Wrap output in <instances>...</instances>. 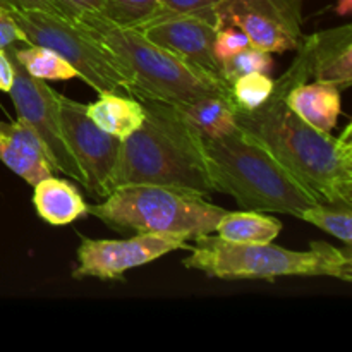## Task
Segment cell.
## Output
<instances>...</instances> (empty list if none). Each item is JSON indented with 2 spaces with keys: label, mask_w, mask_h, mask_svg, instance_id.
Returning a JSON list of instances; mask_svg holds the SVG:
<instances>
[{
  "label": "cell",
  "mask_w": 352,
  "mask_h": 352,
  "mask_svg": "<svg viewBox=\"0 0 352 352\" xmlns=\"http://www.w3.org/2000/svg\"><path fill=\"white\" fill-rule=\"evenodd\" d=\"M285 82L256 110H237V127L260 141L322 203L352 206V127L339 138L296 116L284 100Z\"/></svg>",
  "instance_id": "obj_1"
},
{
  "label": "cell",
  "mask_w": 352,
  "mask_h": 352,
  "mask_svg": "<svg viewBox=\"0 0 352 352\" xmlns=\"http://www.w3.org/2000/svg\"><path fill=\"white\" fill-rule=\"evenodd\" d=\"M144 120L138 131L120 140L109 188L122 184H160L210 195L203 140L188 126L172 103L140 100Z\"/></svg>",
  "instance_id": "obj_2"
},
{
  "label": "cell",
  "mask_w": 352,
  "mask_h": 352,
  "mask_svg": "<svg viewBox=\"0 0 352 352\" xmlns=\"http://www.w3.org/2000/svg\"><path fill=\"white\" fill-rule=\"evenodd\" d=\"M203 150L213 192L232 196L241 210L301 219L305 210L322 203L260 141L241 129L203 140Z\"/></svg>",
  "instance_id": "obj_3"
},
{
  "label": "cell",
  "mask_w": 352,
  "mask_h": 352,
  "mask_svg": "<svg viewBox=\"0 0 352 352\" xmlns=\"http://www.w3.org/2000/svg\"><path fill=\"white\" fill-rule=\"evenodd\" d=\"M192 241L195 244H188L189 256L182 260V265L213 278L275 280L277 277H330L346 284L352 282L351 246L337 248L323 241H313L308 250L292 251L274 243H229L212 234Z\"/></svg>",
  "instance_id": "obj_4"
},
{
  "label": "cell",
  "mask_w": 352,
  "mask_h": 352,
  "mask_svg": "<svg viewBox=\"0 0 352 352\" xmlns=\"http://www.w3.org/2000/svg\"><path fill=\"white\" fill-rule=\"evenodd\" d=\"M95 34L126 69L131 79V96L181 103L206 93H230V85L184 62L148 40L138 28L117 26L102 14L76 19Z\"/></svg>",
  "instance_id": "obj_5"
},
{
  "label": "cell",
  "mask_w": 352,
  "mask_h": 352,
  "mask_svg": "<svg viewBox=\"0 0 352 352\" xmlns=\"http://www.w3.org/2000/svg\"><path fill=\"white\" fill-rule=\"evenodd\" d=\"M227 210L206 195L160 184H122L88 206V215L120 232L184 234L189 239L215 232Z\"/></svg>",
  "instance_id": "obj_6"
},
{
  "label": "cell",
  "mask_w": 352,
  "mask_h": 352,
  "mask_svg": "<svg viewBox=\"0 0 352 352\" xmlns=\"http://www.w3.org/2000/svg\"><path fill=\"white\" fill-rule=\"evenodd\" d=\"M28 45L57 52L78 71L79 79L102 91L131 96V79L116 55L81 23L47 10H10Z\"/></svg>",
  "instance_id": "obj_7"
},
{
  "label": "cell",
  "mask_w": 352,
  "mask_h": 352,
  "mask_svg": "<svg viewBox=\"0 0 352 352\" xmlns=\"http://www.w3.org/2000/svg\"><path fill=\"white\" fill-rule=\"evenodd\" d=\"M7 54L14 65V82L9 95L16 107L17 117L30 124L31 129L40 138L54 170L67 175L85 188V174L72 155L62 129L60 103H58L60 93L50 88L47 81H40L28 74L9 50Z\"/></svg>",
  "instance_id": "obj_8"
},
{
  "label": "cell",
  "mask_w": 352,
  "mask_h": 352,
  "mask_svg": "<svg viewBox=\"0 0 352 352\" xmlns=\"http://www.w3.org/2000/svg\"><path fill=\"white\" fill-rule=\"evenodd\" d=\"M305 0H220L213 7L219 26H236L251 47L270 54L298 50L302 33Z\"/></svg>",
  "instance_id": "obj_9"
},
{
  "label": "cell",
  "mask_w": 352,
  "mask_h": 352,
  "mask_svg": "<svg viewBox=\"0 0 352 352\" xmlns=\"http://www.w3.org/2000/svg\"><path fill=\"white\" fill-rule=\"evenodd\" d=\"M184 234L136 232L131 239H82L72 278L119 280L127 270L151 263L177 250H188Z\"/></svg>",
  "instance_id": "obj_10"
},
{
  "label": "cell",
  "mask_w": 352,
  "mask_h": 352,
  "mask_svg": "<svg viewBox=\"0 0 352 352\" xmlns=\"http://www.w3.org/2000/svg\"><path fill=\"white\" fill-rule=\"evenodd\" d=\"M60 120L65 141L85 174V189L103 199L110 192L109 182L119 155L120 140L100 129L86 113V105L58 96Z\"/></svg>",
  "instance_id": "obj_11"
},
{
  "label": "cell",
  "mask_w": 352,
  "mask_h": 352,
  "mask_svg": "<svg viewBox=\"0 0 352 352\" xmlns=\"http://www.w3.org/2000/svg\"><path fill=\"white\" fill-rule=\"evenodd\" d=\"M138 30L160 47L208 74L220 76V65L213 55L219 23L213 9L203 12L174 14L150 19Z\"/></svg>",
  "instance_id": "obj_12"
},
{
  "label": "cell",
  "mask_w": 352,
  "mask_h": 352,
  "mask_svg": "<svg viewBox=\"0 0 352 352\" xmlns=\"http://www.w3.org/2000/svg\"><path fill=\"white\" fill-rule=\"evenodd\" d=\"M0 160L31 186L55 174L40 138L19 117L16 122L0 120Z\"/></svg>",
  "instance_id": "obj_13"
},
{
  "label": "cell",
  "mask_w": 352,
  "mask_h": 352,
  "mask_svg": "<svg viewBox=\"0 0 352 352\" xmlns=\"http://www.w3.org/2000/svg\"><path fill=\"white\" fill-rule=\"evenodd\" d=\"M309 71L315 81L330 82L340 91L352 85V26L332 28L306 36Z\"/></svg>",
  "instance_id": "obj_14"
},
{
  "label": "cell",
  "mask_w": 352,
  "mask_h": 352,
  "mask_svg": "<svg viewBox=\"0 0 352 352\" xmlns=\"http://www.w3.org/2000/svg\"><path fill=\"white\" fill-rule=\"evenodd\" d=\"M195 133L203 140H219L236 133L237 105L230 93H206L188 102L172 103Z\"/></svg>",
  "instance_id": "obj_15"
},
{
  "label": "cell",
  "mask_w": 352,
  "mask_h": 352,
  "mask_svg": "<svg viewBox=\"0 0 352 352\" xmlns=\"http://www.w3.org/2000/svg\"><path fill=\"white\" fill-rule=\"evenodd\" d=\"M33 206L38 217L50 226H69L88 215V205L76 186L54 175L33 186Z\"/></svg>",
  "instance_id": "obj_16"
},
{
  "label": "cell",
  "mask_w": 352,
  "mask_h": 352,
  "mask_svg": "<svg viewBox=\"0 0 352 352\" xmlns=\"http://www.w3.org/2000/svg\"><path fill=\"white\" fill-rule=\"evenodd\" d=\"M86 113L100 129L119 140L131 136L144 120V109L140 100L113 91L98 93V98L86 105Z\"/></svg>",
  "instance_id": "obj_17"
},
{
  "label": "cell",
  "mask_w": 352,
  "mask_h": 352,
  "mask_svg": "<svg viewBox=\"0 0 352 352\" xmlns=\"http://www.w3.org/2000/svg\"><path fill=\"white\" fill-rule=\"evenodd\" d=\"M280 230V220L253 210L226 212L215 227L220 239L236 244L274 243Z\"/></svg>",
  "instance_id": "obj_18"
},
{
  "label": "cell",
  "mask_w": 352,
  "mask_h": 352,
  "mask_svg": "<svg viewBox=\"0 0 352 352\" xmlns=\"http://www.w3.org/2000/svg\"><path fill=\"white\" fill-rule=\"evenodd\" d=\"M17 47L16 43L7 47L24 71L40 81H69L79 78L78 71L69 62H65L57 52L40 45H28Z\"/></svg>",
  "instance_id": "obj_19"
},
{
  "label": "cell",
  "mask_w": 352,
  "mask_h": 352,
  "mask_svg": "<svg viewBox=\"0 0 352 352\" xmlns=\"http://www.w3.org/2000/svg\"><path fill=\"white\" fill-rule=\"evenodd\" d=\"M301 220L318 227L323 232L342 241L344 246L352 243V206L329 205V203H316L305 210Z\"/></svg>",
  "instance_id": "obj_20"
},
{
  "label": "cell",
  "mask_w": 352,
  "mask_h": 352,
  "mask_svg": "<svg viewBox=\"0 0 352 352\" xmlns=\"http://www.w3.org/2000/svg\"><path fill=\"white\" fill-rule=\"evenodd\" d=\"M275 88V79L265 72H250L243 74L230 82V95H232L234 103L239 110L260 109L267 100L270 98Z\"/></svg>",
  "instance_id": "obj_21"
},
{
  "label": "cell",
  "mask_w": 352,
  "mask_h": 352,
  "mask_svg": "<svg viewBox=\"0 0 352 352\" xmlns=\"http://www.w3.org/2000/svg\"><path fill=\"white\" fill-rule=\"evenodd\" d=\"M160 0H105L102 16L117 26L138 28L157 14Z\"/></svg>",
  "instance_id": "obj_22"
},
{
  "label": "cell",
  "mask_w": 352,
  "mask_h": 352,
  "mask_svg": "<svg viewBox=\"0 0 352 352\" xmlns=\"http://www.w3.org/2000/svg\"><path fill=\"white\" fill-rule=\"evenodd\" d=\"M274 69V57L270 52L260 50L256 47H248L232 58L220 65V76L226 82H232L234 79L250 72H268Z\"/></svg>",
  "instance_id": "obj_23"
},
{
  "label": "cell",
  "mask_w": 352,
  "mask_h": 352,
  "mask_svg": "<svg viewBox=\"0 0 352 352\" xmlns=\"http://www.w3.org/2000/svg\"><path fill=\"white\" fill-rule=\"evenodd\" d=\"M248 47H251L250 38L239 28L219 26L215 40H213V55H215V60L219 62V65H222L223 62L232 58L234 55H237Z\"/></svg>",
  "instance_id": "obj_24"
},
{
  "label": "cell",
  "mask_w": 352,
  "mask_h": 352,
  "mask_svg": "<svg viewBox=\"0 0 352 352\" xmlns=\"http://www.w3.org/2000/svg\"><path fill=\"white\" fill-rule=\"evenodd\" d=\"M219 2L220 0H160V7L151 19L160 16H174V14L203 12L213 9Z\"/></svg>",
  "instance_id": "obj_25"
},
{
  "label": "cell",
  "mask_w": 352,
  "mask_h": 352,
  "mask_svg": "<svg viewBox=\"0 0 352 352\" xmlns=\"http://www.w3.org/2000/svg\"><path fill=\"white\" fill-rule=\"evenodd\" d=\"M60 7V12L71 19H79L89 14H102L105 0H55Z\"/></svg>",
  "instance_id": "obj_26"
},
{
  "label": "cell",
  "mask_w": 352,
  "mask_h": 352,
  "mask_svg": "<svg viewBox=\"0 0 352 352\" xmlns=\"http://www.w3.org/2000/svg\"><path fill=\"white\" fill-rule=\"evenodd\" d=\"M14 43H26V36L17 26L12 12L0 6V48H7Z\"/></svg>",
  "instance_id": "obj_27"
},
{
  "label": "cell",
  "mask_w": 352,
  "mask_h": 352,
  "mask_svg": "<svg viewBox=\"0 0 352 352\" xmlns=\"http://www.w3.org/2000/svg\"><path fill=\"white\" fill-rule=\"evenodd\" d=\"M0 6L9 10H47V12L62 14L55 0H0Z\"/></svg>",
  "instance_id": "obj_28"
},
{
  "label": "cell",
  "mask_w": 352,
  "mask_h": 352,
  "mask_svg": "<svg viewBox=\"0 0 352 352\" xmlns=\"http://www.w3.org/2000/svg\"><path fill=\"white\" fill-rule=\"evenodd\" d=\"M14 82V65L6 48H0V91L9 93Z\"/></svg>",
  "instance_id": "obj_29"
},
{
  "label": "cell",
  "mask_w": 352,
  "mask_h": 352,
  "mask_svg": "<svg viewBox=\"0 0 352 352\" xmlns=\"http://www.w3.org/2000/svg\"><path fill=\"white\" fill-rule=\"evenodd\" d=\"M336 12L339 16H349L352 12V0H337Z\"/></svg>",
  "instance_id": "obj_30"
}]
</instances>
